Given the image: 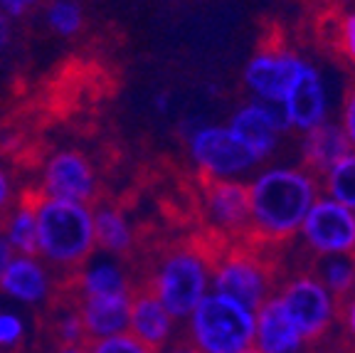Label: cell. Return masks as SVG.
Wrapping results in <instances>:
<instances>
[{"label":"cell","instance_id":"cell-1","mask_svg":"<svg viewBox=\"0 0 355 353\" xmlns=\"http://www.w3.org/2000/svg\"><path fill=\"white\" fill-rule=\"evenodd\" d=\"M321 195L313 173L301 166H266L247 183L250 238L247 243L279 249L299 238L301 222Z\"/></svg>","mask_w":355,"mask_h":353},{"label":"cell","instance_id":"cell-2","mask_svg":"<svg viewBox=\"0 0 355 353\" xmlns=\"http://www.w3.org/2000/svg\"><path fill=\"white\" fill-rule=\"evenodd\" d=\"M212 247L202 243H175L161 249L139 284L148 287L168 314L183 324L210 292Z\"/></svg>","mask_w":355,"mask_h":353},{"label":"cell","instance_id":"cell-3","mask_svg":"<svg viewBox=\"0 0 355 353\" xmlns=\"http://www.w3.org/2000/svg\"><path fill=\"white\" fill-rule=\"evenodd\" d=\"M37 257L62 279L72 277L96 252L92 205L35 195Z\"/></svg>","mask_w":355,"mask_h":353},{"label":"cell","instance_id":"cell-4","mask_svg":"<svg viewBox=\"0 0 355 353\" xmlns=\"http://www.w3.org/2000/svg\"><path fill=\"white\" fill-rule=\"evenodd\" d=\"M269 252L274 249L252 243L212 247L210 292L225 294L257 311L266 299L274 297L282 281V267Z\"/></svg>","mask_w":355,"mask_h":353},{"label":"cell","instance_id":"cell-5","mask_svg":"<svg viewBox=\"0 0 355 353\" xmlns=\"http://www.w3.org/2000/svg\"><path fill=\"white\" fill-rule=\"evenodd\" d=\"M183 324L185 341L200 353H239L254 341V311L217 292H207Z\"/></svg>","mask_w":355,"mask_h":353},{"label":"cell","instance_id":"cell-6","mask_svg":"<svg viewBox=\"0 0 355 353\" xmlns=\"http://www.w3.org/2000/svg\"><path fill=\"white\" fill-rule=\"evenodd\" d=\"M188 158L202 181H244L261 168L259 158L225 124H185L180 126Z\"/></svg>","mask_w":355,"mask_h":353},{"label":"cell","instance_id":"cell-7","mask_svg":"<svg viewBox=\"0 0 355 353\" xmlns=\"http://www.w3.org/2000/svg\"><path fill=\"white\" fill-rule=\"evenodd\" d=\"M274 297L296 326L306 348L326 343L338 326V304L306 270L282 277Z\"/></svg>","mask_w":355,"mask_h":353},{"label":"cell","instance_id":"cell-8","mask_svg":"<svg viewBox=\"0 0 355 353\" xmlns=\"http://www.w3.org/2000/svg\"><path fill=\"white\" fill-rule=\"evenodd\" d=\"M99 171L84 151L62 146L44 156L37 171L35 195L94 205L99 200Z\"/></svg>","mask_w":355,"mask_h":353},{"label":"cell","instance_id":"cell-9","mask_svg":"<svg viewBox=\"0 0 355 353\" xmlns=\"http://www.w3.org/2000/svg\"><path fill=\"white\" fill-rule=\"evenodd\" d=\"M200 217L220 245L247 243L250 238V198L244 181H202ZM217 245V247H220Z\"/></svg>","mask_w":355,"mask_h":353},{"label":"cell","instance_id":"cell-10","mask_svg":"<svg viewBox=\"0 0 355 353\" xmlns=\"http://www.w3.org/2000/svg\"><path fill=\"white\" fill-rule=\"evenodd\" d=\"M299 240L309 254H355V210L318 195L301 222Z\"/></svg>","mask_w":355,"mask_h":353},{"label":"cell","instance_id":"cell-11","mask_svg":"<svg viewBox=\"0 0 355 353\" xmlns=\"http://www.w3.org/2000/svg\"><path fill=\"white\" fill-rule=\"evenodd\" d=\"M304 67L306 60L299 52L288 50L284 44H272L250 57V62L244 65L242 84L252 94V99L282 101Z\"/></svg>","mask_w":355,"mask_h":353},{"label":"cell","instance_id":"cell-12","mask_svg":"<svg viewBox=\"0 0 355 353\" xmlns=\"http://www.w3.org/2000/svg\"><path fill=\"white\" fill-rule=\"evenodd\" d=\"M62 279L37 254H15L0 274V297L30 309H44L62 292Z\"/></svg>","mask_w":355,"mask_h":353},{"label":"cell","instance_id":"cell-13","mask_svg":"<svg viewBox=\"0 0 355 353\" xmlns=\"http://www.w3.org/2000/svg\"><path fill=\"white\" fill-rule=\"evenodd\" d=\"M136 284H139V277L133 274L126 260L101 252H94L72 277L64 279V289L74 299L131 294Z\"/></svg>","mask_w":355,"mask_h":353},{"label":"cell","instance_id":"cell-14","mask_svg":"<svg viewBox=\"0 0 355 353\" xmlns=\"http://www.w3.org/2000/svg\"><path fill=\"white\" fill-rule=\"evenodd\" d=\"M128 334L148 353H163L178 338V321L168 314V309L158 302V297L144 284H136L131 294Z\"/></svg>","mask_w":355,"mask_h":353},{"label":"cell","instance_id":"cell-15","mask_svg":"<svg viewBox=\"0 0 355 353\" xmlns=\"http://www.w3.org/2000/svg\"><path fill=\"white\" fill-rule=\"evenodd\" d=\"M282 104L286 109L291 131L296 133H306L311 129L321 126L323 122H328L331 104H328V89L326 82H323V74L306 62L301 74L288 87Z\"/></svg>","mask_w":355,"mask_h":353},{"label":"cell","instance_id":"cell-16","mask_svg":"<svg viewBox=\"0 0 355 353\" xmlns=\"http://www.w3.org/2000/svg\"><path fill=\"white\" fill-rule=\"evenodd\" d=\"M227 126L242 138V144L259 158V163H264L277 154L279 141L284 136L277 129V124L272 122L269 109L261 99H250L242 106H237Z\"/></svg>","mask_w":355,"mask_h":353},{"label":"cell","instance_id":"cell-17","mask_svg":"<svg viewBox=\"0 0 355 353\" xmlns=\"http://www.w3.org/2000/svg\"><path fill=\"white\" fill-rule=\"evenodd\" d=\"M94 215V243L96 252L128 260L139 243V232L133 225L131 215L116 203H94L92 205Z\"/></svg>","mask_w":355,"mask_h":353},{"label":"cell","instance_id":"cell-18","mask_svg":"<svg viewBox=\"0 0 355 353\" xmlns=\"http://www.w3.org/2000/svg\"><path fill=\"white\" fill-rule=\"evenodd\" d=\"M131 294H109V297L77 299L87 343L99 341V338L119 336V334L128 331Z\"/></svg>","mask_w":355,"mask_h":353},{"label":"cell","instance_id":"cell-19","mask_svg":"<svg viewBox=\"0 0 355 353\" xmlns=\"http://www.w3.org/2000/svg\"><path fill=\"white\" fill-rule=\"evenodd\" d=\"M252 346L259 353H304L306 343L296 326L282 309L277 297H269L254 311V341Z\"/></svg>","mask_w":355,"mask_h":353},{"label":"cell","instance_id":"cell-20","mask_svg":"<svg viewBox=\"0 0 355 353\" xmlns=\"http://www.w3.org/2000/svg\"><path fill=\"white\" fill-rule=\"evenodd\" d=\"M301 168L321 178L331 171L345 154H350V144L340 124L323 122L321 126L301 133Z\"/></svg>","mask_w":355,"mask_h":353},{"label":"cell","instance_id":"cell-21","mask_svg":"<svg viewBox=\"0 0 355 353\" xmlns=\"http://www.w3.org/2000/svg\"><path fill=\"white\" fill-rule=\"evenodd\" d=\"M40 334L44 336V348L87 346L77 299L67 292L64 284H62V292L44 306V326Z\"/></svg>","mask_w":355,"mask_h":353},{"label":"cell","instance_id":"cell-22","mask_svg":"<svg viewBox=\"0 0 355 353\" xmlns=\"http://www.w3.org/2000/svg\"><path fill=\"white\" fill-rule=\"evenodd\" d=\"M301 270L309 272L336 299L338 309L355 292V254H309Z\"/></svg>","mask_w":355,"mask_h":353},{"label":"cell","instance_id":"cell-23","mask_svg":"<svg viewBox=\"0 0 355 353\" xmlns=\"http://www.w3.org/2000/svg\"><path fill=\"white\" fill-rule=\"evenodd\" d=\"M0 230L15 254H37V213H35L33 193H25L8 210Z\"/></svg>","mask_w":355,"mask_h":353},{"label":"cell","instance_id":"cell-24","mask_svg":"<svg viewBox=\"0 0 355 353\" xmlns=\"http://www.w3.org/2000/svg\"><path fill=\"white\" fill-rule=\"evenodd\" d=\"M321 195L355 210V151L345 154L328 173L318 178Z\"/></svg>","mask_w":355,"mask_h":353},{"label":"cell","instance_id":"cell-25","mask_svg":"<svg viewBox=\"0 0 355 353\" xmlns=\"http://www.w3.org/2000/svg\"><path fill=\"white\" fill-rule=\"evenodd\" d=\"M44 22L60 38H74L84 28V10L77 0H50L44 8Z\"/></svg>","mask_w":355,"mask_h":353},{"label":"cell","instance_id":"cell-26","mask_svg":"<svg viewBox=\"0 0 355 353\" xmlns=\"http://www.w3.org/2000/svg\"><path fill=\"white\" fill-rule=\"evenodd\" d=\"M28 321L15 309H0V353H25Z\"/></svg>","mask_w":355,"mask_h":353},{"label":"cell","instance_id":"cell-27","mask_svg":"<svg viewBox=\"0 0 355 353\" xmlns=\"http://www.w3.org/2000/svg\"><path fill=\"white\" fill-rule=\"evenodd\" d=\"M22 195L25 193L20 190V181H17L15 171L0 158V220H3V215H6Z\"/></svg>","mask_w":355,"mask_h":353},{"label":"cell","instance_id":"cell-28","mask_svg":"<svg viewBox=\"0 0 355 353\" xmlns=\"http://www.w3.org/2000/svg\"><path fill=\"white\" fill-rule=\"evenodd\" d=\"M87 353H148L131 334H119V336L99 338V341L87 343Z\"/></svg>","mask_w":355,"mask_h":353},{"label":"cell","instance_id":"cell-29","mask_svg":"<svg viewBox=\"0 0 355 353\" xmlns=\"http://www.w3.org/2000/svg\"><path fill=\"white\" fill-rule=\"evenodd\" d=\"M338 50L355 67V10H348L338 22Z\"/></svg>","mask_w":355,"mask_h":353},{"label":"cell","instance_id":"cell-30","mask_svg":"<svg viewBox=\"0 0 355 353\" xmlns=\"http://www.w3.org/2000/svg\"><path fill=\"white\" fill-rule=\"evenodd\" d=\"M340 129H343L345 138H348L350 149L355 151V82L348 87L343 97V109H340Z\"/></svg>","mask_w":355,"mask_h":353},{"label":"cell","instance_id":"cell-31","mask_svg":"<svg viewBox=\"0 0 355 353\" xmlns=\"http://www.w3.org/2000/svg\"><path fill=\"white\" fill-rule=\"evenodd\" d=\"M44 0H0V15H6L8 20H15L33 13L35 8L42 6Z\"/></svg>","mask_w":355,"mask_h":353},{"label":"cell","instance_id":"cell-32","mask_svg":"<svg viewBox=\"0 0 355 353\" xmlns=\"http://www.w3.org/2000/svg\"><path fill=\"white\" fill-rule=\"evenodd\" d=\"M15 257V252L10 249V245H8V240H6V235H3V230H0V274L6 272V267H8V262Z\"/></svg>","mask_w":355,"mask_h":353},{"label":"cell","instance_id":"cell-33","mask_svg":"<svg viewBox=\"0 0 355 353\" xmlns=\"http://www.w3.org/2000/svg\"><path fill=\"white\" fill-rule=\"evenodd\" d=\"M163 353H200V351L195 346H190L185 338H175V341H173Z\"/></svg>","mask_w":355,"mask_h":353},{"label":"cell","instance_id":"cell-34","mask_svg":"<svg viewBox=\"0 0 355 353\" xmlns=\"http://www.w3.org/2000/svg\"><path fill=\"white\" fill-rule=\"evenodd\" d=\"M10 42V20L6 15H0V52L6 50Z\"/></svg>","mask_w":355,"mask_h":353},{"label":"cell","instance_id":"cell-35","mask_svg":"<svg viewBox=\"0 0 355 353\" xmlns=\"http://www.w3.org/2000/svg\"><path fill=\"white\" fill-rule=\"evenodd\" d=\"M304 353H340V351L331 341H326V343H318V346H309Z\"/></svg>","mask_w":355,"mask_h":353},{"label":"cell","instance_id":"cell-36","mask_svg":"<svg viewBox=\"0 0 355 353\" xmlns=\"http://www.w3.org/2000/svg\"><path fill=\"white\" fill-rule=\"evenodd\" d=\"M153 106H155V111H168L171 109V97H168V94H155Z\"/></svg>","mask_w":355,"mask_h":353},{"label":"cell","instance_id":"cell-37","mask_svg":"<svg viewBox=\"0 0 355 353\" xmlns=\"http://www.w3.org/2000/svg\"><path fill=\"white\" fill-rule=\"evenodd\" d=\"M42 353H87V346H60V348H44Z\"/></svg>","mask_w":355,"mask_h":353},{"label":"cell","instance_id":"cell-38","mask_svg":"<svg viewBox=\"0 0 355 353\" xmlns=\"http://www.w3.org/2000/svg\"><path fill=\"white\" fill-rule=\"evenodd\" d=\"M239 353H259V351H257L254 346H250V348H244V351H239Z\"/></svg>","mask_w":355,"mask_h":353},{"label":"cell","instance_id":"cell-39","mask_svg":"<svg viewBox=\"0 0 355 353\" xmlns=\"http://www.w3.org/2000/svg\"><path fill=\"white\" fill-rule=\"evenodd\" d=\"M353 297H355V292H353Z\"/></svg>","mask_w":355,"mask_h":353}]
</instances>
